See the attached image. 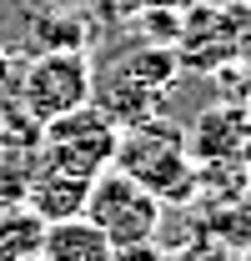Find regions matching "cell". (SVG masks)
Listing matches in <instances>:
<instances>
[{"mask_svg": "<svg viewBox=\"0 0 251 261\" xmlns=\"http://www.w3.org/2000/svg\"><path fill=\"white\" fill-rule=\"evenodd\" d=\"M176 75H181V65H176V50L171 45L131 40L111 61L91 65V100L116 126H131V121L156 116L161 96L176 86Z\"/></svg>", "mask_w": 251, "mask_h": 261, "instance_id": "1", "label": "cell"}, {"mask_svg": "<svg viewBox=\"0 0 251 261\" xmlns=\"http://www.w3.org/2000/svg\"><path fill=\"white\" fill-rule=\"evenodd\" d=\"M111 166L126 171V176H136L161 206H191L196 201V161L186 151V130L176 121H166L161 111L146 116V121L121 126Z\"/></svg>", "mask_w": 251, "mask_h": 261, "instance_id": "2", "label": "cell"}, {"mask_svg": "<svg viewBox=\"0 0 251 261\" xmlns=\"http://www.w3.org/2000/svg\"><path fill=\"white\" fill-rule=\"evenodd\" d=\"M91 56L86 50H35L15 75V106L35 126L70 116L76 106L91 100Z\"/></svg>", "mask_w": 251, "mask_h": 261, "instance_id": "3", "label": "cell"}, {"mask_svg": "<svg viewBox=\"0 0 251 261\" xmlns=\"http://www.w3.org/2000/svg\"><path fill=\"white\" fill-rule=\"evenodd\" d=\"M81 216L95 221V226L106 231V241L121 251V246H136V241H161V216H166V206H161L136 176L106 166L91 181V191H86V211H81Z\"/></svg>", "mask_w": 251, "mask_h": 261, "instance_id": "4", "label": "cell"}, {"mask_svg": "<svg viewBox=\"0 0 251 261\" xmlns=\"http://www.w3.org/2000/svg\"><path fill=\"white\" fill-rule=\"evenodd\" d=\"M116 141H121V126L95 100H86L70 116H56V121L40 126V161L95 181L106 166L116 161Z\"/></svg>", "mask_w": 251, "mask_h": 261, "instance_id": "5", "label": "cell"}, {"mask_svg": "<svg viewBox=\"0 0 251 261\" xmlns=\"http://www.w3.org/2000/svg\"><path fill=\"white\" fill-rule=\"evenodd\" d=\"M251 15H241L236 5H211L196 0L191 10H181V31H176V65L181 70H226L236 56V35Z\"/></svg>", "mask_w": 251, "mask_h": 261, "instance_id": "6", "label": "cell"}, {"mask_svg": "<svg viewBox=\"0 0 251 261\" xmlns=\"http://www.w3.org/2000/svg\"><path fill=\"white\" fill-rule=\"evenodd\" d=\"M186 151L191 161H246L251 151V121L241 100H211L196 111L186 126Z\"/></svg>", "mask_w": 251, "mask_h": 261, "instance_id": "7", "label": "cell"}, {"mask_svg": "<svg viewBox=\"0 0 251 261\" xmlns=\"http://www.w3.org/2000/svg\"><path fill=\"white\" fill-rule=\"evenodd\" d=\"M86 191H91L86 176H70V171H61V166H45V161H40V171L31 176V186H26L20 201L51 226V221H70V216H81V211H86Z\"/></svg>", "mask_w": 251, "mask_h": 261, "instance_id": "8", "label": "cell"}, {"mask_svg": "<svg viewBox=\"0 0 251 261\" xmlns=\"http://www.w3.org/2000/svg\"><path fill=\"white\" fill-rule=\"evenodd\" d=\"M40 256L45 261H111L116 246L106 241V231L86 221V216H70V221H51L40 236Z\"/></svg>", "mask_w": 251, "mask_h": 261, "instance_id": "9", "label": "cell"}, {"mask_svg": "<svg viewBox=\"0 0 251 261\" xmlns=\"http://www.w3.org/2000/svg\"><path fill=\"white\" fill-rule=\"evenodd\" d=\"M251 191V166L246 161H196V201L206 211H221Z\"/></svg>", "mask_w": 251, "mask_h": 261, "instance_id": "10", "label": "cell"}, {"mask_svg": "<svg viewBox=\"0 0 251 261\" xmlns=\"http://www.w3.org/2000/svg\"><path fill=\"white\" fill-rule=\"evenodd\" d=\"M40 236H45V221L35 216L26 201L0 206V261L35 256V251H40Z\"/></svg>", "mask_w": 251, "mask_h": 261, "instance_id": "11", "label": "cell"}, {"mask_svg": "<svg viewBox=\"0 0 251 261\" xmlns=\"http://www.w3.org/2000/svg\"><path fill=\"white\" fill-rule=\"evenodd\" d=\"M171 261H236V246H226L216 236H191L181 251H171Z\"/></svg>", "mask_w": 251, "mask_h": 261, "instance_id": "12", "label": "cell"}, {"mask_svg": "<svg viewBox=\"0 0 251 261\" xmlns=\"http://www.w3.org/2000/svg\"><path fill=\"white\" fill-rule=\"evenodd\" d=\"M111 261H171V251L161 241H136V246H121Z\"/></svg>", "mask_w": 251, "mask_h": 261, "instance_id": "13", "label": "cell"}, {"mask_svg": "<svg viewBox=\"0 0 251 261\" xmlns=\"http://www.w3.org/2000/svg\"><path fill=\"white\" fill-rule=\"evenodd\" d=\"M231 65H236V70L251 81V20L241 25V35H236V56H231Z\"/></svg>", "mask_w": 251, "mask_h": 261, "instance_id": "14", "label": "cell"}, {"mask_svg": "<svg viewBox=\"0 0 251 261\" xmlns=\"http://www.w3.org/2000/svg\"><path fill=\"white\" fill-rule=\"evenodd\" d=\"M131 5H161V10H191L196 0H131Z\"/></svg>", "mask_w": 251, "mask_h": 261, "instance_id": "15", "label": "cell"}, {"mask_svg": "<svg viewBox=\"0 0 251 261\" xmlns=\"http://www.w3.org/2000/svg\"><path fill=\"white\" fill-rule=\"evenodd\" d=\"M241 106H246V121H251V91H246V96H241Z\"/></svg>", "mask_w": 251, "mask_h": 261, "instance_id": "16", "label": "cell"}, {"mask_svg": "<svg viewBox=\"0 0 251 261\" xmlns=\"http://www.w3.org/2000/svg\"><path fill=\"white\" fill-rule=\"evenodd\" d=\"M20 261H45V256H40V251H35V256H20Z\"/></svg>", "mask_w": 251, "mask_h": 261, "instance_id": "17", "label": "cell"}, {"mask_svg": "<svg viewBox=\"0 0 251 261\" xmlns=\"http://www.w3.org/2000/svg\"><path fill=\"white\" fill-rule=\"evenodd\" d=\"M0 151H5V136H0Z\"/></svg>", "mask_w": 251, "mask_h": 261, "instance_id": "18", "label": "cell"}, {"mask_svg": "<svg viewBox=\"0 0 251 261\" xmlns=\"http://www.w3.org/2000/svg\"><path fill=\"white\" fill-rule=\"evenodd\" d=\"M246 166H251V151H246Z\"/></svg>", "mask_w": 251, "mask_h": 261, "instance_id": "19", "label": "cell"}]
</instances>
